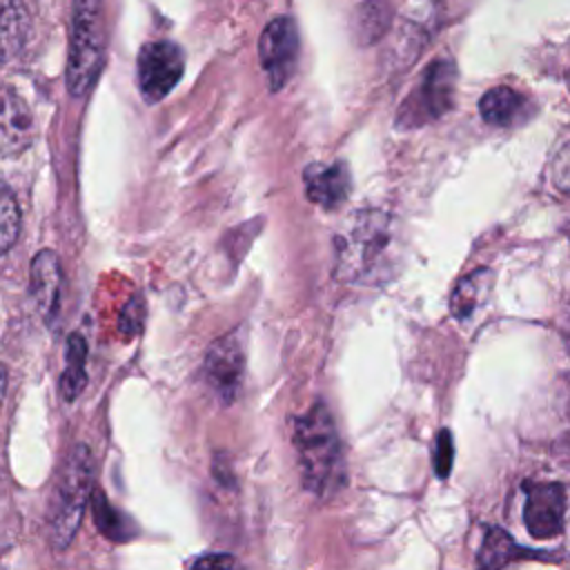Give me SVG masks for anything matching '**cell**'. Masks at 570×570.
I'll return each instance as SVG.
<instances>
[{"mask_svg":"<svg viewBox=\"0 0 570 570\" xmlns=\"http://www.w3.org/2000/svg\"><path fill=\"white\" fill-rule=\"evenodd\" d=\"M336 274L356 285H381L401 258L399 223L381 209H361L345 218L334 236Z\"/></svg>","mask_w":570,"mask_h":570,"instance_id":"obj_1","label":"cell"},{"mask_svg":"<svg viewBox=\"0 0 570 570\" xmlns=\"http://www.w3.org/2000/svg\"><path fill=\"white\" fill-rule=\"evenodd\" d=\"M294 448L303 483L318 497L332 494L343 483V452L330 410L316 403L294 421Z\"/></svg>","mask_w":570,"mask_h":570,"instance_id":"obj_2","label":"cell"},{"mask_svg":"<svg viewBox=\"0 0 570 570\" xmlns=\"http://www.w3.org/2000/svg\"><path fill=\"white\" fill-rule=\"evenodd\" d=\"M91 483H94V456L91 450L80 443L69 452L60 474L56 490L51 494L49 505V541L56 550L67 548L82 521L87 501L91 497Z\"/></svg>","mask_w":570,"mask_h":570,"instance_id":"obj_3","label":"cell"},{"mask_svg":"<svg viewBox=\"0 0 570 570\" xmlns=\"http://www.w3.org/2000/svg\"><path fill=\"white\" fill-rule=\"evenodd\" d=\"M102 0H73L67 60V89L71 96L80 98L91 89L102 69Z\"/></svg>","mask_w":570,"mask_h":570,"instance_id":"obj_4","label":"cell"},{"mask_svg":"<svg viewBox=\"0 0 570 570\" xmlns=\"http://www.w3.org/2000/svg\"><path fill=\"white\" fill-rule=\"evenodd\" d=\"M454 78L456 69L450 60L432 62L425 69L416 91L399 109V122L403 127H416L425 125L428 120L441 118L452 107Z\"/></svg>","mask_w":570,"mask_h":570,"instance_id":"obj_5","label":"cell"},{"mask_svg":"<svg viewBox=\"0 0 570 570\" xmlns=\"http://www.w3.org/2000/svg\"><path fill=\"white\" fill-rule=\"evenodd\" d=\"M185 71L183 49L169 40L142 45L138 51V87L149 102L163 100Z\"/></svg>","mask_w":570,"mask_h":570,"instance_id":"obj_6","label":"cell"},{"mask_svg":"<svg viewBox=\"0 0 570 570\" xmlns=\"http://www.w3.org/2000/svg\"><path fill=\"white\" fill-rule=\"evenodd\" d=\"M258 58L263 71L267 73L272 91L281 89L294 73L298 58L296 24L287 16L267 22L258 40Z\"/></svg>","mask_w":570,"mask_h":570,"instance_id":"obj_7","label":"cell"},{"mask_svg":"<svg viewBox=\"0 0 570 570\" xmlns=\"http://www.w3.org/2000/svg\"><path fill=\"white\" fill-rule=\"evenodd\" d=\"M525 528L534 539H554L563 530L566 488L554 481L523 483Z\"/></svg>","mask_w":570,"mask_h":570,"instance_id":"obj_8","label":"cell"},{"mask_svg":"<svg viewBox=\"0 0 570 570\" xmlns=\"http://www.w3.org/2000/svg\"><path fill=\"white\" fill-rule=\"evenodd\" d=\"M245 356L234 334L218 338L209 345L205 356V379L223 403H232L240 390Z\"/></svg>","mask_w":570,"mask_h":570,"instance_id":"obj_9","label":"cell"},{"mask_svg":"<svg viewBox=\"0 0 570 570\" xmlns=\"http://www.w3.org/2000/svg\"><path fill=\"white\" fill-rule=\"evenodd\" d=\"M36 134L33 116L27 102L7 85L0 82V158L24 151Z\"/></svg>","mask_w":570,"mask_h":570,"instance_id":"obj_10","label":"cell"},{"mask_svg":"<svg viewBox=\"0 0 570 570\" xmlns=\"http://www.w3.org/2000/svg\"><path fill=\"white\" fill-rule=\"evenodd\" d=\"M305 194L314 205L338 207L350 196V169L343 163H314L303 171Z\"/></svg>","mask_w":570,"mask_h":570,"instance_id":"obj_11","label":"cell"},{"mask_svg":"<svg viewBox=\"0 0 570 570\" xmlns=\"http://www.w3.org/2000/svg\"><path fill=\"white\" fill-rule=\"evenodd\" d=\"M60 263L58 256L49 249H42L31 261V285L33 296L45 316L56 314L60 296Z\"/></svg>","mask_w":570,"mask_h":570,"instance_id":"obj_12","label":"cell"},{"mask_svg":"<svg viewBox=\"0 0 570 570\" xmlns=\"http://www.w3.org/2000/svg\"><path fill=\"white\" fill-rule=\"evenodd\" d=\"M479 111L488 125L510 127L525 118V100L510 87H494L483 94Z\"/></svg>","mask_w":570,"mask_h":570,"instance_id":"obj_13","label":"cell"},{"mask_svg":"<svg viewBox=\"0 0 570 570\" xmlns=\"http://www.w3.org/2000/svg\"><path fill=\"white\" fill-rule=\"evenodd\" d=\"M27 36V13L20 0H0V65L11 60Z\"/></svg>","mask_w":570,"mask_h":570,"instance_id":"obj_14","label":"cell"},{"mask_svg":"<svg viewBox=\"0 0 570 570\" xmlns=\"http://www.w3.org/2000/svg\"><path fill=\"white\" fill-rule=\"evenodd\" d=\"M490 285H492V274L488 269H474L472 274L463 276L452 292V301H450L452 314L459 321L470 318L483 303L485 294L490 292Z\"/></svg>","mask_w":570,"mask_h":570,"instance_id":"obj_15","label":"cell"},{"mask_svg":"<svg viewBox=\"0 0 570 570\" xmlns=\"http://www.w3.org/2000/svg\"><path fill=\"white\" fill-rule=\"evenodd\" d=\"M532 550H525L521 546L514 543V539L510 534H505L499 528L488 530L481 552H479V566L481 570H503L508 563L517 561V559H525L532 557Z\"/></svg>","mask_w":570,"mask_h":570,"instance_id":"obj_16","label":"cell"},{"mask_svg":"<svg viewBox=\"0 0 570 570\" xmlns=\"http://www.w3.org/2000/svg\"><path fill=\"white\" fill-rule=\"evenodd\" d=\"M87 345L80 334L67 341V363L60 379V394L65 401H76L87 383Z\"/></svg>","mask_w":570,"mask_h":570,"instance_id":"obj_17","label":"cell"},{"mask_svg":"<svg viewBox=\"0 0 570 570\" xmlns=\"http://www.w3.org/2000/svg\"><path fill=\"white\" fill-rule=\"evenodd\" d=\"M20 234V207L7 185L0 183V254L7 252Z\"/></svg>","mask_w":570,"mask_h":570,"instance_id":"obj_18","label":"cell"},{"mask_svg":"<svg viewBox=\"0 0 570 570\" xmlns=\"http://www.w3.org/2000/svg\"><path fill=\"white\" fill-rule=\"evenodd\" d=\"M387 22H390V7L385 2L372 0V2L361 4L356 29H358L363 42H374L376 38H381Z\"/></svg>","mask_w":570,"mask_h":570,"instance_id":"obj_19","label":"cell"},{"mask_svg":"<svg viewBox=\"0 0 570 570\" xmlns=\"http://www.w3.org/2000/svg\"><path fill=\"white\" fill-rule=\"evenodd\" d=\"M452 461H454V443H452V434L450 430H441L434 439V452H432V463H434V472L441 479H448L450 470H452Z\"/></svg>","mask_w":570,"mask_h":570,"instance_id":"obj_20","label":"cell"},{"mask_svg":"<svg viewBox=\"0 0 570 570\" xmlns=\"http://www.w3.org/2000/svg\"><path fill=\"white\" fill-rule=\"evenodd\" d=\"M552 180L559 191L570 196V142L563 145L552 160Z\"/></svg>","mask_w":570,"mask_h":570,"instance_id":"obj_21","label":"cell"},{"mask_svg":"<svg viewBox=\"0 0 570 570\" xmlns=\"http://www.w3.org/2000/svg\"><path fill=\"white\" fill-rule=\"evenodd\" d=\"M191 570H245L243 563L225 552H212V554H203L194 561Z\"/></svg>","mask_w":570,"mask_h":570,"instance_id":"obj_22","label":"cell"},{"mask_svg":"<svg viewBox=\"0 0 570 570\" xmlns=\"http://www.w3.org/2000/svg\"><path fill=\"white\" fill-rule=\"evenodd\" d=\"M4 390H7V372H4V367L0 365V403H2V399H4Z\"/></svg>","mask_w":570,"mask_h":570,"instance_id":"obj_23","label":"cell"}]
</instances>
